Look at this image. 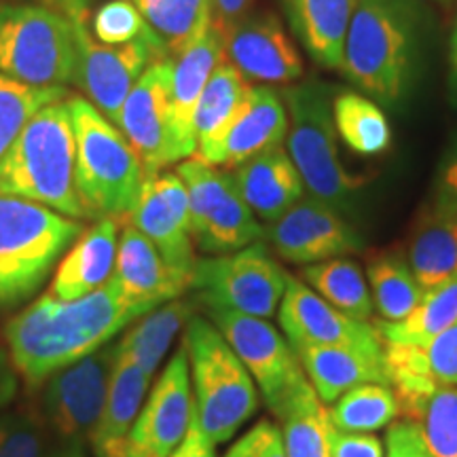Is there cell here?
<instances>
[{"instance_id": "obj_1", "label": "cell", "mask_w": 457, "mask_h": 457, "mask_svg": "<svg viewBox=\"0 0 457 457\" xmlns=\"http://www.w3.org/2000/svg\"><path fill=\"white\" fill-rule=\"evenodd\" d=\"M145 313L146 307L125 299L112 276L77 301H60L45 293L4 328L11 362L28 386H38L57 370L104 347L119 330Z\"/></svg>"}, {"instance_id": "obj_2", "label": "cell", "mask_w": 457, "mask_h": 457, "mask_svg": "<svg viewBox=\"0 0 457 457\" xmlns=\"http://www.w3.org/2000/svg\"><path fill=\"white\" fill-rule=\"evenodd\" d=\"M420 55V11L413 0H358L339 71L377 104L407 98Z\"/></svg>"}, {"instance_id": "obj_3", "label": "cell", "mask_w": 457, "mask_h": 457, "mask_svg": "<svg viewBox=\"0 0 457 457\" xmlns=\"http://www.w3.org/2000/svg\"><path fill=\"white\" fill-rule=\"evenodd\" d=\"M77 142L68 102L41 108L0 162V193L43 204L68 219H87L74 185Z\"/></svg>"}, {"instance_id": "obj_4", "label": "cell", "mask_w": 457, "mask_h": 457, "mask_svg": "<svg viewBox=\"0 0 457 457\" xmlns=\"http://www.w3.org/2000/svg\"><path fill=\"white\" fill-rule=\"evenodd\" d=\"M68 108L77 142L74 185L85 216L128 219L145 185V163L123 131L89 100L74 96Z\"/></svg>"}, {"instance_id": "obj_5", "label": "cell", "mask_w": 457, "mask_h": 457, "mask_svg": "<svg viewBox=\"0 0 457 457\" xmlns=\"http://www.w3.org/2000/svg\"><path fill=\"white\" fill-rule=\"evenodd\" d=\"M83 231L81 220L0 193V310L37 295L60 256Z\"/></svg>"}, {"instance_id": "obj_6", "label": "cell", "mask_w": 457, "mask_h": 457, "mask_svg": "<svg viewBox=\"0 0 457 457\" xmlns=\"http://www.w3.org/2000/svg\"><path fill=\"white\" fill-rule=\"evenodd\" d=\"M185 350L193 375V420L214 445L227 443L259 407L253 375L220 330L193 316Z\"/></svg>"}, {"instance_id": "obj_7", "label": "cell", "mask_w": 457, "mask_h": 457, "mask_svg": "<svg viewBox=\"0 0 457 457\" xmlns=\"http://www.w3.org/2000/svg\"><path fill=\"white\" fill-rule=\"evenodd\" d=\"M333 89L320 81L290 85L284 91L288 112L286 151L312 197L339 210L360 180L343 168L333 123Z\"/></svg>"}, {"instance_id": "obj_8", "label": "cell", "mask_w": 457, "mask_h": 457, "mask_svg": "<svg viewBox=\"0 0 457 457\" xmlns=\"http://www.w3.org/2000/svg\"><path fill=\"white\" fill-rule=\"evenodd\" d=\"M0 72L32 87H64L77 79L72 26L57 9L0 7Z\"/></svg>"}, {"instance_id": "obj_9", "label": "cell", "mask_w": 457, "mask_h": 457, "mask_svg": "<svg viewBox=\"0 0 457 457\" xmlns=\"http://www.w3.org/2000/svg\"><path fill=\"white\" fill-rule=\"evenodd\" d=\"M55 9L71 21L77 45L79 85L108 121L119 123L131 87L153 62L170 55L163 41H134L128 45H102L91 37L85 17L72 0H54Z\"/></svg>"}, {"instance_id": "obj_10", "label": "cell", "mask_w": 457, "mask_h": 457, "mask_svg": "<svg viewBox=\"0 0 457 457\" xmlns=\"http://www.w3.org/2000/svg\"><path fill=\"white\" fill-rule=\"evenodd\" d=\"M176 174L188 193L191 236L197 250L205 254H228L262 237L265 227L259 225L239 195L231 171L191 157L179 163Z\"/></svg>"}, {"instance_id": "obj_11", "label": "cell", "mask_w": 457, "mask_h": 457, "mask_svg": "<svg viewBox=\"0 0 457 457\" xmlns=\"http://www.w3.org/2000/svg\"><path fill=\"white\" fill-rule=\"evenodd\" d=\"M286 278L288 273L256 242L237 253L197 261L191 288L204 307H225L267 320L282 301Z\"/></svg>"}, {"instance_id": "obj_12", "label": "cell", "mask_w": 457, "mask_h": 457, "mask_svg": "<svg viewBox=\"0 0 457 457\" xmlns=\"http://www.w3.org/2000/svg\"><path fill=\"white\" fill-rule=\"evenodd\" d=\"M205 312L254 377L267 404L279 420L295 394L307 384L305 369L296 352L265 318L214 305L205 307Z\"/></svg>"}, {"instance_id": "obj_13", "label": "cell", "mask_w": 457, "mask_h": 457, "mask_svg": "<svg viewBox=\"0 0 457 457\" xmlns=\"http://www.w3.org/2000/svg\"><path fill=\"white\" fill-rule=\"evenodd\" d=\"M117 353V343H106L49 377L41 415L45 424L64 441L81 445L85 436L91 438L104 409Z\"/></svg>"}, {"instance_id": "obj_14", "label": "cell", "mask_w": 457, "mask_h": 457, "mask_svg": "<svg viewBox=\"0 0 457 457\" xmlns=\"http://www.w3.org/2000/svg\"><path fill=\"white\" fill-rule=\"evenodd\" d=\"M171 66L174 57L153 62L131 87L117 128L138 153L146 171H162L188 159L171 121Z\"/></svg>"}, {"instance_id": "obj_15", "label": "cell", "mask_w": 457, "mask_h": 457, "mask_svg": "<svg viewBox=\"0 0 457 457\" xmlns=\"http://www.w3.org/2000/svg\"><path fill=\"white\" fill-rule=\"evenodd\" d=\"M131 225L151 239L174 271L187 279L195 270V244L185 182L176 171H146L145 185L128 216Z\"/></svg>"}, {"instance_id": "obj_16", "label": "cell", "mask_w": 457, "mask_h": 457, "mask_svg": "<svg viewBox=\"0 0 457 457\" xmlns=\"http://www.w3.org/2000/svg\"><path fill=\"white\" fill-rule=\"evenodd\" d=\"M262 237L284 261L296 265L341 259L362 248V237L339 210L312 195H303L279 219L267 222Z\"/></svg>"}, {"instance_id": "obj_17", "label": "cell", "mask_w": 457, "mask_h": 457, "mask_svg": "<svg viewBox=\"0 0 457 457\" xmlns=\"http://www.w3.org/2000/svg\"><path fill=\"white\" fill-rule=\"evenodd\" d=\"M193 417L185 343L153 387L119 457H171L185 441Z\"/></svg>"}, {"instance_id": "obj_18", "label": "cell", "mask_w": 457, "mask_h": 457, "mask_svg": "<svg viewBox=\"0 0 457 457\" xmlns=\"http://www.w3.org/2000/svg\"><path fill=\"white\" fill-rule=\"evenodd\" d=\"M387 381L400 413L420 421L428 400L438 390L457 387V322L424 345L384 343Z\"/></svg>"}, {"instance_id": "obj_19", "label": "cell", "mask_w": 457, "mask_h": 457, "mask_svg": "<svg viewBox=\"0 0 457 457\" xmlns=\"http://www.w3.org/2000/svg\"><path fill=\"white\" fill-rule=\"evenodd\" d=\"M279 327L290 345H345L384 350L375 327L353 320L324 301L303 279L288 276L279 301Z\"/></svg>"}, {"instance_id": "obj_20", "label": "cell", "mask_w": 457, "mask_h": 457, "mask_svg": "<svg viewBox=\"0 0 457 457\" xmlns=\"http://www.w3.org/2000/svg\"><path fill=\"white\" fill-rule=\"evenodd\" d=\"M225 55L248 81L286 85L303 77L299 49L273 13L245 15L225 32Z\"/></svg>"}, {"instance_id": "obj_21", "label": "cell", "mask_w": 457, "mask_h": 457, "mask_svg": "<svg viewBox=\"0 0 457 457\" xmlns=\"http://www.w3.org/2000/svg\"><path fill=\"white\" fill-rule=\"evenodd\" d=\"M288 134V112L282 96L270 85H253L236 121L202 162L216 168H237L262 151L282 146Z\"/></svg>"}, {"instance_id": "obj_22", "label": "cell", "mask_w": 457, "mask_h": 457, "mask_svg": "<svg viewBox=\"0 0 457 457\" xmlns=\"http://www.w3.org/2000/svg\"><path fill=\"white\" fill-rule=\"evenodd\" d=\"M112 278L125 299L148 312L170 303L191 288V279L180 276L159 254L155 244L134 225H125L119 237L117 261Z\"/></svg>"}, {"instance_id": "obj_23", "label": "cell", "mask_w": 457, "mask_h": 457, "mask_svg": "<svg viewBox=\"0 0 457 457\" xmlns=\"http://www.w3.org/2000/svg\"><path fill=\"white\" fill-rule=\"evenodd\" d=\"M171 66V121L185 155L191 159L197 151L195 138V108L212 72L227 60L225 32L214 24L195 43L182 49Z\"/></svg>"}, {"instance_id": "obj_24", "label": "cell", "mask_w": 457, "mask_h": 457, "mask_svg": "<svg viewBox=\"0 0 457 457\" xmlns=\"http://www.w3.org/2000/svg\"><path fill=\"white\" fill-rule=\"evenodd\" d=\"M310 384L322 403L337 398L362 384H387L384 350L345 345H295Z\"/></svg>"}, {"instance_id": "obj_25", "label": "cell", "mask_w": 457, "mask_h": 457, "mask_svg": "<svg viewBox=\"0 0 457 457\" xmlns=\"http://www.w3.org/2000/svg\"><path fill=\"white\" fill-rule=\"evenodd\" d=\"M231 174L239 195L244 197L254 216L265 222L279 219L305 193L299 171L284 145L262 151L248 162L239 163Z\"/></svg>"}, {"instance_id": "obj_26", "label": "cell", "mask_w": 457, "mask_h": 457, "mask_svg": "<svg viewBox=\"0 0 457 457\" xmlns=\"http://www.w3.org/2000/svg\"><path fill=\"white\" fill-rule=\"evenodd\" d=\"M119 220L100 219L83 231L57 267L49 295L60 301H77L111 279L117 261Z\"/></svg>"}, {"instance_id": "obj_27", "label": "cell", "mask_w": 457, "mask_h": 457, "mask_svg": "<svg viewBox=\"0 0 457 457\" xmlns=\"http://www.w3.org/2000/svg\"><path fill=\"white\" fill-rule=\"evenodd\" d=\"M148 381H151V375H146L138 364L117 353L104 409L91 432L96 457H119L123 453L131 426L138 420Z\"/></svg>"}, {"instance_id": "obj_28", "label": "cell", "mask_w": 457, "mask_h": 457, "mask_svg": "<svg viewBox=\"0 0 457 457\" xmlns=\"http://www.w3.org/2000/svg\"><path fill=\"white\" fill-rule=\"evenodd\" d=\"M358 0H284L290 26L316 64L339 71Z\"/></svg>"}, {"instance_id": "obj_29", "label": "cell", "mask_w": 457, "mask_h": 457, "mask_svg": "<svg viewBox=\"0 0 457 457\" xmlns=\"http://www.w3.org/2000/svg\"><path fill=\"white\" fill-rule=\"evenodd\" d=\"M407 262L424 290L457 276V214L430 208L411 231Z\"/></svg>"}, {"instance_id": "obj_30", "label": "cell", "mask_w": 457, "mask_h": 457, "mask_svg": "<svg viewBox=\"0 0 457 457\" xmlns=\"http://www.w3.org/2000/svg\"><path fill=\"white\" fill-rule=\"evenodd\" d=\"M250 87L253 85L248 79L227 60L216 68L195 108L193 125H195L197 151L193 157H204L225 136L228 125L236 121L239 108L244 106Z\"/></svg>"}, {"instance_id": "obj_31", "label": "cell", "mask_w": 457, "mask_h": 457, "mask_svg": "<svg viewBox=\"0 0 457 457\" xmlns=\"http://www.w3.org/2000/svg\"><path fill=\"white\" fill-rule=\"evenodd\" d=\"M193 318V305L188 301H170L155 307L138 324H134L121 341L117 343L119 353L131 360L146 375L155 373L165 352L180 333V328Z\"/></svg>"}, {"instance_id": "obj_32", "label": "cell", "mask_w": 457, "mask_h": 457, "mask_svg": "<svg viewBox=\"0 0 457 457\" xmlns=\"http://www.w3.org/2000/svg\"><path fill=\"white\" fill-rule=\"evenodd\" d=\"M333 123L347 148L364 157L384 155L392 146V128L386 112L373 98L360 91H337Z\"/></svg>"}, {"instance_id": "obj_33", "label": "cell", "mask_w": 457, "mask_h": 457, "mask_svg": "<svg viewBox=\"0 0 457 457\" xmlns=\"http://www.w3.org/2000/svg\"><path fill=\"white\" fill-rule=\"evenodd\" d=\"M457 322V276L426 290L420 305L400 322L375 324L381 343L424 345Z\"/></svg>"}, {"instance_id": "obj_34", "label": "cell", "mask_w": 457, "mask_h": 457, "mask_svg": "<svg viewBox=\"0 0 457 457\" xmlns=\"http://www.w3.org/2000/svg\"><path fill=\"white\" fill-rule=\"evenodd\" d=\"M288 457H330L333 421L310 381L295 394L279 417Z\"/></svg>"}, {"instance_id": "obj_35", "label": "cell", "mask_w": 457, "mask_h": 457, "mask_svg": "<svg viewBox=\"0 0 457 457\" xmlns=\"http://www.w3.org/2000/svg\"><path fill=\"white\" fill-rule=\"evenodd\" d=\"M303 282L328 301L330 305L353 320L369 322L373 313V296L364 273L353 261L330 259L305 265L301 271Z\"/></svg>"}, {"instance_id": "obj_36", "label": "cell", "mask_w": 457, "mask_h": 457, "mask_svg": "<svg viewBox=\"0 0 457 457\" xmlns=\"http://www.w3.org/2000/svg\"><path fill=\"white\" fill-rule=\"evenodd\" d=\"M170 55L195 43L212 26V0H131Z\"/></svg>"}, {"instance_id": "obj_37", "label": "cell", "mask_w": 457, "mask_h": 457, "mask_svg": "<svg viewBox=\"0 0 457 457\" xmlns=\"http://www.w3.org/2000/svg\"><path fill=\"white\" fill-rule=\"evenodd\" d=\"M367 282L373 290V305L386 322H400L407 318L426 293L411 271L407 259L396 254L375 256L369 262Z\"/></svg>"}, {"instance_id": "obj_38", "label": "cell", "mask_w": 457, "mask_h": 457, "mask_svg": "<svg viewBox=\"0 0 457 457\" xmlns=\"http://www.w3.org/2000/svg\"><path fill=\"white\" fill-rule=\"evenodd\" d=\"M400 413V404L392 386L362 384L352 387L333 403L330 421L343 432H373L392 424Z\"/></svg>"}, {"instance_id": "obj_39", "label": "cell", "mask_w": 457, "mask_h": 457, "mask_svg": "<svg viewBox=\"0 0 457 457\" xmlns=\"http://www.w3.org/2000/svg\"><path fill=\"white\" fill-rule=\"evenodd\" d=\"M64 98V87H32L0 72V162L34 114L51 102Z\"/></svg>"}, {"instance_id": "obj_40", "label": "cell", "mask_w": 457, "mask_h": 457, "mask_svg": "<svg viewBox=\"0 0 457 457\" xmlns=\"http://www.w3.org/2000/svg\"><path fill=\"white\" fill-rule=\"evenodd\" d=\"M72 3L83 13L91 37L102 45L117 47V45L159 38L131 0H104L98 9H91V0H72Z\"/></svg>"}, {"instance_id": "obj_41", "label": "cell", "mask_w": 457, "mask_h": 457, "mask_svg": "<svg viewBox=\"0 0 457 457\" xmlns=\"http://www.w3.org/2000/svg\"><path fill=\"white\" fill-rule=\"evenodd\" d=\"M47 428L32 409L0 415V457H51Z\"/></svg>"}, {"instance_id": "obj_42", "label": "cell", "mask_w": 457, "mask_h": 457, "mask_svg": "<svg viewBox=\"0 0 457 457\" xmlns=\"http://www.w3.org/2000/svg\"><path fill=\"white\" fill-rule=\"evenodd\" d=\"M420 428L434 457H457V387L438 390L428 400Z\"/></svg>"}, {"instance_id": "obj_43", "label": "cell", "mask_w": 457, "mask_h": 457, "mask_svg": "<svg viewBox=\"0 0 457 457\" xmlns=\"http://www.w3.org/2000/svg\"><path fill=\"white\" fill-rule=\"evenodd\" d=\"M225 457H288L286 455L282 430L270 421H261L253 430L245 432L239 441L228 449Z\"/></svg>"}, {"instance_id": "obj_44", "label": "cell", "mask_w": 457, "mask_h": 457, "mask_svg": "<svg viewBox=\"0 0 457 457\" xmlns=\"http://www.w3.org/2000/svg\"><path fill=\"white\" fill-rule=\"evenodd\" d=\"M386 457H434L428 447L424 432L415 421H398L387 432Z\"/></svg>"}, {"instance_id": "obj_45", "label": "cell", "mask_w": 457, "mask_h": 457, "mask_svg": "<svg viewBox=\"0 0 457 457\" xmlns=\"http://www.w3.org/2000/svg\"><path fill=\"white\" fill-rule=\"evenodd\" d=\"M434 208L457 214V134L451 140L438 168L436 188H434Z\"/></svg>"}, {"instance_id": "obj_46", "label": "cell", "mask_w": 457, "mask_h": 457, "mask_svg": "<svg viewBox=\"0 0 457 457\" xmlns=\"http://www.w3.org/2000/svg\"><path fill=\"white\" fill-rule=\"evenodd\" d=\"M330 457H386L381 441L373 434L333 430Z\"/></svg>"}, {"instance_id": "obj_47", "label": "cell", "mask_w": 457, "mask_h": 457, "mask_svg": "<svg viewBox=\"0 0 457 457\" xmlns=\"http://www.w3.org/2000/svg\"><path fill=\"white\" fill-rule=\"evenodd\" d=\"M254 0H212V24L227 32L242 17L248 15Z\"/></svg>"}, {"instance_id": "obj_48", "label": "cell", "mask_w": 457, "mask_h": 457, "mask_svg": "<svg viewBox=\"0 0 457 457\" xmlns=\"http://www.w3.org/2000/svg\"><path fill=\"white\" fill-rule=\"evenodd\" d=\"M214 447L216 445L205 436L197 421L191 417V426H188L185 441L179 445V449L171 453V457H216Z\"/></svg>"}, {"instance_id": "obj_49", "label": "cell", "mask_w": 457, "mask_h": 457, "mask_svg": "<svg viewBox=\"0 0 457 457\" xmlns=\"http://www.w3.org/2000/svg\"><path fill=\"white\" fill-rule=\"evenodd\" d=\"M17 390V379H15V367L11 360H7L3 352H0V409L7 407L13 400Z\"/></svg>"}, {"instance_id": "obj_50", "label": "cell", "mask_w": 457, "mask_h": 457, "mask_svg": "<svg viewBox=\"0 0 457 457\" xmlns=\"http://www.w3.org/2000/svg\"><path fill=\"white\" fill-rule=\"evenodd\" d=\"M449 87L451 96H453V102L457 104V15L453 32H451V45H449Z\"/></svg>"}, {"instance_id": "obj_51", "label": "cell", "mask_w": 457, "mask_h": 457, "mask_svg": "<svg viewBox=\"0 0 457 457\" xmlns=\"http://www.w3.org/2000/svg\"><path fill=\"white\" fill-rule=\"evenodd\" d=\"M54 457H85L81 445L77 443H68V447H64L60 451V453L54 455Z\"/></svg>"}]
</instances>
